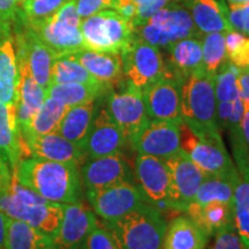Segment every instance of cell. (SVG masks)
Returning <instances> with one entry per match:
<instances>
[{"label":"cell","mask_w":249,"mask_h":249,"mask_svg":"<svg viewBox=\"0 0 249 249\" xmlns=\"http://www.w3.org/2000/svg\"><path fill=\"white\" fill-rule=\"evenodd\" d=\"M43 249H58V248H55L53 245H50V246H48V247H45V248H43Z\"/></svg>","instance_id":"f907efd6"},{"label":"cell","mask_w":249,"mask_h":249,"mask_svg":"<svg viewBox=\"0 0 249 249\" xmlns=\"http://www.w3.org/2000/svg\"><path fill=\"white\" fill-rule=\"evenodd\" d=\"M185 213L209 236L216 234L224 226L234 223L233 205L224 202L214 201L204 204L192 202Z\"/></svg>","instance_id":"484cf974"},{"label":"cell","mask_w":249,"mask_h":249,"mask_svg":"<svg viewBox=\"0 0 249 249\" xmlns=\"http://www.w3.org/2000/svg\"><path fill=\"white\" fill-rule=\"evenodd\" d=\"M124 76L129 83L143 90L160 79L166 66L160 49L134 36L132 43L120 53Z\"/></svg>","instance_id":"30bf717a"},{"label":"cell","mask_w":249,"mask_h":249,"mask_svg":"<svg viewBox=\"0 0 249 249\" xmlns=\"http://www.w3.org/2000/svg\"><path fill=\"white\" fill-rule=\"evenodd\" d=\"M107 110L128 142L150 121L145 110L142 90L128 81L123 90L110 92Z\"/></svg>","instance_id":"7c38bea8"},{"label":"cell","mask_w":249,"mask_h":249,"mask_svg":"<svg viewBox=\"0 0 249 249\" xmlns=\"http://www.w3.org/2000/svg\"><path fill=\"white\" fill-rule=\"evenodd\" d=\"M97 224L95 213L81 201L64 204V214L52 236V245L58 249H80Z\"/></svg>","instance_id":"2e32d148"},{"label":"cell","mask_w":249,"mask_h":249,"mask_svg":"<svg viewBox=\"0 0 249 249\" xmlns=\"http://www.w3.org/2000/svg\"><path fill=\"white\" fill-rule=\"evenodd\" d=\"M209 239L192 218L179 216L167 225L160 249H205Z\"/></svg>","instance_id":"d4e9b609"},{"label":"cell","mask_w":249,"mask_h":249,"mask_svg":"<svg viewBox=\"0 0 249 249\" xmlns=\"http://www.w3.org/2000/svg\"><path fill=\"white\" fill-rule=\"evenodd\" d=\"M17 177L20 183L52 203L80 201L82 180L75 164L27 157L18 163Z\"/></svg>","instance_id":"7a4b0ae2"},{"label":"cell","mask_w":249,"mask_h":249,"mask_svg":"<svg viewBox=\"0 0 249 249\" xmlns=\"http://www.w3.org/2000/svg\"><path fill=\"white\" fill-rule=\"evenodd\" d=\"M180 148L205 174L234 178L238 171L222 135L200 138L187 124L180 123Z\"/></svg>","instance_id":"ba28073f"},{"label":"cell","mask_w":249,"mask_h":249,"mask_svg":"<svg viewBox=\"0 0 249 249\" xmlns=\"http://www.w3.org/2000/svg\"><path fill=\"white\" fill-rule=\"evenodd\" d=\"M23 18V17H22ZM82 18L76 11L75 0L65 4L53 17L36 23H27L36 36L52 50L57 57L86 49L80 24Z\"/></svg>","instance_id":"52a82bcc"},{"label":"cell","mask_w":249,"mask_h":249,"mask_svg":"<svg viewBox=\"0 0 249 249\" xmlns=\"http://www.w3.org/2000/svg\"><path fill=\"white\" fill-rule=\"evenodd\" d=\"M216 75L204 68L195 71L181 86V118L200 138L220 136L217 120Z\"/></svg>","instance_id":"3957f363"},{"label":"cell","mask_w":249,"mask_h":249,"mask_svg":"<svg viewBox=\"0 0 249 249\" xmlns=\"http://www.w3.org/2000/svg\"><path fill=\"white\" fill-rule=\"evenodd\" d=\"M134 34L156 48L169 49L178 40L197 36L198 30L188 9L179 2L171 1L156 12L144 24L136 27Z\"/></svg>","instance_id":"8992f818"},{"label":"cell","mask_w":249,"mask_h":249,"mask_svg":"<svg viewBox=\"0 0 249 249\" xmlns=\"http://www.w3.org/2000/svg\"><path fill=\"white\" fill-rule=\"evenodd\" d=\"M8 217L5 213L0 210V249H5V238H6V227H7Z\"/></svg>","instance_id":"7dc6e473"},{"label":"cell","mask_w":249,"mask_h":249,"mask_svg":"<svg viewBox=\"0 0 249 249\" xmlns=\"http://www.w3.org/2000/svg\"><path fill=\"white\" fill-rule=\"evenodd\" d=\"M239 74V68L231 64L225 62L216 75V98L217 104H230L239 97L236 77Z\"/></svg>","instance_id":"e575fe53"},{"label":"cell","mask_w":249,"mask_h":249,"mask_svg":"<svg viewBox=\"0 0 249 249\" xmlns=\"http://www.w3.org/2000/svg\"><path fill=\"white\" fill-rule=\"evenodd\" d=\"M183 81L166 68L160 79L142 90L145 110L150 120L182 121L181 86Z\"/></svg>","instance_id":"5bb4252c"},{"label":"cell","mask_w":249,"mask_h":249,"mask_svg":"<svg viewBox=\"0 0 249 249\" xmlns=\"http://www.w3.org/2000/svg\"><path fill=\"white\" fill-rule=\"evenodd\" d=\"M24 158L15 103L0 104V160L17 169Z\"/></svg>","instance_id":"7402d4cb"},{"label":"cell","mask_w":249,"mask_h":249,"mask_svg":"<svg viewBox=\"0 0 249 249\" xmlns=\"http://www.w3.org/2000/svg\"><path fill=\"white\" fill-rule=\"evenodd\" d=\"M112 9L118 12L127 21L134 22L139 12V4L134 0H117Z\"/></svg>","instance_id":"b9f144b4"},{"label":"cell","mask_w":249,"mask_h":249,"mask_svg":"<svg viewBox=\"0 0 249 249\" xmlns=\"http://www.w3.org/2000/svg\"><path fill=\"white\" fill-rule=\"evenodd\" d=\"M229 135L232 145L233 161L238 171L233 198V218L242 244L249 249V147L242 133Z\"/></svg>","instance_id":"4fadbf2b"},{"label":"cell","mask_w":249,"mask_h":249,"mask_svg":"<svg viewBox=\"0 0 249 249\" xmlns=\"http://www.w3.org/2000/svg\"><path fill=\"white\" fill-rule=\"evenodd\" d=\"M9 36H13L12 22H9L7 18H5L0 14V39L6 38V37Z\"/></svg>","instance_id":"bcb514c9"},{"label":"cell","mask_w":249,"mask_h":249,"mask_svg":"<svg viewBox=\"0 0 249 249\" xmlns=\"http://www.w3.org/2000/svg\"><path fill=\"white\" fill-rule=\"evenodd\" d=\"M66 55H70L74 60L80 62L95 79L101 82L113 87L123 80L124 70L120 54L83 49Z\"/></svg>","instance_id":"603a6c76"},{"label":"cell","mask_w":249,"mask_h":249,"mask_svg":"<svg viewBox=\"0 0 249 249\" xmlns=\"http://www.w3.org/2000/svg\"><path fill=\"white\" fill-rule=\"evenodd\" d=\"M171 68H167L178 79H185L203 67V53L200 39L185 38L173 43L169 48Z\"/></svg>","instance_id":"4316f807"},{"label":"cell","mask_w":249,"mask_h":249,"mask_svg":"<svg viewBox=\"0 0 249 249\" xmlns=\"http://www.w3.org/2000/svg\"><path fill=\"white\" fill-rule=\"evenodd\" d=\"M170 174L167 209L185 213L200 188L205 174L181 149L165 160Z\"/></svg>","instance_id":"8fae6325"},{"label":"cell","mask_w":249,"mask_h":249,"mask_svg":"<svg viewBox=\"0 0 249 249\" xmlns=\"http://www.w3.org/2000/svg\"><path fill=\"white\" fill-rule=\"evenodd\" d=\"M213 249H248L242 244L240 236L236 232L234 223L224 226L214 234Z\"/></svg>","instance_id":"74e56055"},{"label":"cell","mask_w":249,"mask_h":249,"mask_svg":"<svg viewBox=\"0 0 249 249\" xmlns=\"http://www.w3.org/2000/svg\"><path fill=\"white\" fill-rule=\"evenodd\" d=\"M201 43L204 70L217 75V71L225 64L227 58L225 33L207 34Z\"/></svg>","instance_id":"836d02e7"},{"label":"cell","mask_w":249,"mask_h":249,"mask_svg":"<svg viewBox=\"0 0 249 249\" xmlns=\"http://www.w3.org/2000/svg\"><path fill=\"white\" fill-rule=\"evenodd\" d=\"M87 197L95 213L107 223L120 219L145 204H150L141 189L130 180L102 189L87 191Z\"/></svg>","instance_id":"9c48e42d"},{"label":"cell","mask_w":249,"mask_h":249,"mask_svg":"<svg viewBox=\"0 0 249 249\" xmlns=\"http://www.w3.org/2000/svg\"><path fill=\"white\" fill-rule=\"evenodd\" d=\"M117 0H75L76 11L81 18H86L104 9H112Z\"/></svg>","instance_id":"f35d334b"},{"label":"cell","mask_w":249,"mask_h":249,"mask_svg":"<svg viewBox=\"0 0 249 249\" xmlns=\"http://www.w3.org/2000/svg\"><path fill=\"white\" fill-rule=\"evenodd\" d=\"M174 2H183L191 9L195 27L202 34L227 33L233 30L229 21V11L224 2L217 0H177Z\"/></svg>","instance_id":"cb8c5ba5"},{"label":"cell","mask_w":249,"mask_h":249,"mask_svg":"<svg viewBox=\"0 0 249 249\" xmlns=\"http://www.w3.org/2000/svg\"><path fill=\"white\" fill-rule=\"evenodd\" d=\"M80 249H87V248H86V246H85V244H83L82 246H81V248H80Z\"/></svg>","instance_id":"f5cc1de1"},{"label":"cell","mask_w":249,"mask_h":249,"mask_svg":"<svg viewBox=\"0 0 249 249\" xmlns=\"http://www.w3.org/2000/svg\"><path fill=\"white\" fill-rule=\"evenodd\" d=\"M241 128H242V134H244L245 141L249 147V104H245V103H244V116H242Z\"/></svg>","instance_id":"f6af8a7d"},{"label":"cell","mask_w":249,"mask_h":249,"mask_svg":"<svg viewBox=\"0 0 249 249\" xmlns=\"http://www.w3.org/2000/svg\"><path fill=\"white\" fill-rule=\"evenodd\" d=\"M18 7L20 4L18 0H0V14L12 23L17 21L21 13V8Z\"/></svg>","instance_id":"7bdbcfd3"},{"label":"cell","mask_w":249,"mask_h":249,"mask_svg":"<svg viewBox=\"0 0 249 249\" xmlns=\"http://www.w3.org/2000/svg\"><path fill=\"white\" fill-rule=\"evenodd\" d=\"M227 58L231 64L238 68H249V37L244 39L227 53Z\"/></svg>","instance_id":"60d3db41"},{"label":"cell","mask_w":249,"mask_h":249,"mask_svg":"<svg viewBox=\"0 0 249 249\" xmlns=\"http://www.w3.org/2000/svg\"><path fill=\"white\" fill-rule=\"evenodd\" d=\"M105 226L117 235L124 249H160L167 224L154 205L133 211Z\"/></svg>","instance_id":"277c9868"},{"label":"cell","mask_w":249,"mask_h":249,"mask_svg":"<svg viewBox=\"0 0 249 249\" xmlns=\"http://www.w3.org/2000/svg\"><path fill=\"white\" fill-rule=\"evenodd\" d=\"M180 123L173 120H150L129 143L138 154L166 158L180 149Z\"/></svg>","instance_id":"9a60e30c"},{"label":"cell","mask_w":249,"mask_h":249,"mask_svg":"<svg viewBox=\"0 0 249 249\" xmlns=\"http://www.w3.org/2000/svg\"><path fill=\"white\" fill-rule=\"evenodd\" d=\"M54 83H85V85H101L80 62L70 55L55 58L51 73V85ZM50 85V86H51Z\"/></svg>","instance_id":"d6a6232c"},{"label":"cell","mask_w":249,"mask_h":249,"mask_svg":"<svg viewBox=\"0 0 249 249\" xmlns=\"http://www.w3.org/2000/svg\"><path fill=\"white\" fill-rule=\"evenodd\" d=\"M85 48L98 52L120 54L134 39L133 22L114 9H104L82 18L80 24Z\"/></svg>","instance_id":"5b68a950"},{"label":"cell","mask_w":249,"mask_h":249,"mask_svg":"<svg viewBox=\"0 0 249 249\" xmlns=\"http://www.w3.org/2000/svg\"><path fill=\"white\" fill-rule=\"evenodd\" d=\"M68 110L67 105L58 99L46 96L43 104L36 112L33 120L24 133L21 134L23 142L34 135H45V134L57 133L62 118Z\"/></svg>","instance_id":"f546056e"},{"label":"cell","mask_w":249,"mask_h":249,"mask_svg":"<svg viewBox=\"0 0 249 249\" xmlns=\"http://www.w3.org/2000/svg\"><path fill=\"white\" fill-rule=\"evenodd\" d=\"M96 116V103L89 102L86 104L68 107L62 118L58 134L83 148L89 130L91 128L93 118Z\"/></svg>","instance_id":"83f0119b"},{"label":"cell","mask_w":249,"mask_h":249,"mask_svg":"<svg viewBox=\"0 0 249 249\" xmlns=\"http://www.w3.org/2000/svg\"><path fill=\"white\" fill-rule=\"evenodd\" d=\"M24 158L35 157L58 163L83 164L87 155L82 147L68 141L58 133L34 135L23 142Z\"/></svg>","instance_id":"ac0fdd59"},{"label":"cell","mask_w":249,"mask_h":249,"mask_svg":"<svg viewBox=\"0 0 249 249\" xmlns=\"http://www.w3.org/2000/svg\"><path fill=\"white\" fill-rule=\"evenodd\" d=\"M85 246L87 249H124L117 235L107 226L99 224L90 232Z\"/></svg>","instance_id":"8d00e7d4"},{"label":"cell","mask_w":249,"mask_h":249,"mask_svg":"<svg viewBox=\"0 0 249 249\" xmlns=\"http://www.w3.org/2000/svg\"><path fill=\"white\" fill-rule=\"evenodd\" d=\"M18 83L17 117L21 134L27 130L34 116L46 97V90L34 79L28 68L18 62Z\"/></svg>","instance_id":"44dd1931"},{"label":"cell","mask_w":249,"mask_h":249,"mask_svg":"<svg viewBox=\"0 0 249 249\" xmlns=\"http://www.w3.org/2000/svg\"><path fill=\"white\" fill-rule=\"evenodd\" d=\"M112 86L107 83L101 85H85V83H54L46 90V96L55 98L68 107L96 102V99L110 91Z\"/></svg>","instance_id":"f1b7e54d"},{"label":"cell","mask_w":249,"mask_h":249,"mask_svg":"<svg viewBox=\"0 0 249 249\" xmlns=\"http://www.w3.org/2000/svg\"><path fill=\"white\" fill-rule=\"evenodd\" d=\"M135 177L140 189L149 203L167 209L170 192V174L165 160L155 156L138 154L135 158Z\"/></svg>","instance_id":"e0dca14e"},{"label":"cell","mask_w":249,"mask_h":249,"mask_svg":"<svg viewBox=\"0 0 249 249\" xmlns=\"http://www.w3.org/2000/svg\"><path fill=\"white\" fill-rule=\"evenodd\" d=\"M236 180L238 177L230 178V177L207 174L196 193L193 203L204 204L208 202L217 201L233 205Z\"/></svg>","instance_id":"1f68e13d"},{"label":"cell","mask_w":249,"mask_h":249,"mask_svg":"<svg viewBox=\"0 0 249 249\" xmlns=\"http://www.w3.org/2000/svg\"><path fill=\"white\" fill-rule=\"evenodd\" d=\"M127 142L124 133L112 120L107 108H103L93 118L91 128L83 143V150L87 158L103 157L119 154Z\"/></svg>","instance_id":"d6986e66"},{"label":"cell","mask_w":249,"mask_h":249,"mask_svg":"<svg viewBox=\"0 0 249 249\" xmlns=\"http://www.w3.org/2000/svg\"><path fill=\"white\" fill-rule=\"evenodd\" d=\"M135 2H138L139 5H142V4H145V2H149L151 1V0H134Z\"/></svg>","instance_id":"681fc988"},{"label":"cell","mask_w":249,"mask_h":249,"mask_svg":"<svg viewBox=\"0 0 249 249\" xmlns=\"http://www.w3.org/2000/svg\"><path fill=\"white\" fill-rule=\"evenodd\" d=\"M80 174L87 191L102 189L124 180H130L129 166L121 152L88 158L82 164Z\"/></svg>","instance_id":"ffe728a7"},{"label":"cell","mask_w":249,"mask_h":249,"mask_svg":"<svg viewBox=\"0 0 249 249\" xmlns=\"http://www.w3.org/2000/svg\"><path fill=\"white\" fill-rule=\"evenodd\" d=\"M18 4H20V6H21V4H23L24 1H27V0H18Z\"/></svg>","instance_id":"816d5d0a"},{"label":"cell","mask_w":249,"mask_h":249,"mask_svg":"<svg viewBox=\"0 0 249 249\" xmlns=\"http://www.w3.org/2000/svg\"><path fill=\"white\" fill-rule=\"evenodd\" d=\"M71 0H27L21 4L22 17L27 23L45 21L57 13Z\"/></svg>","instance_id":"d590c367"},{"label":"cell","mask_w":249,"mask_h":249,"mask_svg":"<svg viewBox=\"0 0 249 249\" xmlns=\"http://www.w3.org/2000/svg\"><path fill=\"white\" fill-rule=\"evenodd\" d=\"M230 4V7H235V6H242L248 4L249 0H227Z\"/></svg>","instance_id":"c3c4849f"},{"label":"cell","mask_w":249,"mask_h":249,"mask_svg":"<svg viewBox=\"0 0 249 249\" xmlns=\"http://www.w3.org/2000/svg\"><path fill=\"white\" fill-rule=\"evenodd\" d=\"M0 210L52 239L60 226L64 204L49 202L23 186L18 180L17 169L0 160Z\"/></svg>","instance_id":"6da1fadb"},{"label":"cell","mask_w":249,"mask_h":249,"mask_svg":"<svg viewBox=\"0 0 249 249\" xmlns=\"http://www.w3.org/2000/svg\"><path fill=\"white\" fill-rule=\"evenodd\" d=\"M236 86L242 103L249 104V68H242V70L239 68Z\"/></svg>","instance_id":"ee69618b"},{"label":"cell","mask_w":249,"mask_h":249,"mask_svg":"<svg viewBox=\"0 0 249 249\" xmlns=\"http://www.w3.org/2000/svg\"><path fill=\"white\" fill-rule=\"evenodd\" d=\"M52 245V239L22 220L8 218L5 249H43Z\"/></svg>","instance_id":"4dcf8cb0"},{"label":"cell","mask_w":249,"mask_h":249,"mask_svg":"<svg viewBox=\"0 0 249 249\" xmlns=\"http://www.w3.org/2000/svg\"><path fill=\"white\" fill-rule=\"evenodd\" d=\"M229 21L232 29L249 36V2L231 7V11L229 12Z\"/></svg>","instance_id":"ab89813d"}]
</instances>
